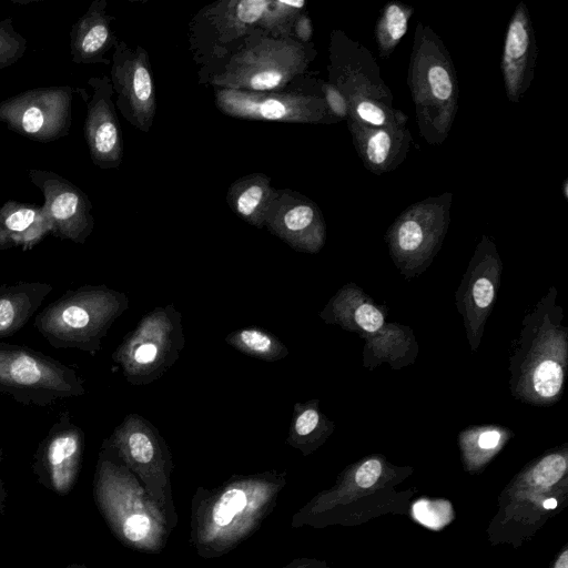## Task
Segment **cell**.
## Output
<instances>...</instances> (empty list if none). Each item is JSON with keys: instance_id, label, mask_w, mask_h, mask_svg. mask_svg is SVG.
<instances>
[{"instance_id": "74e56055", "label": "cell", "mask_w": 568, "mask_h": 568, "mask_svg": "<svg viewBox=\"0 0 568 568\" xmlns=\"http://www.w3.org/2000/svg\"><path fill=\"white\" fill-rule=\"evenodd\" d=\"M313 37V26L308 14L303 11L297 16L293 24V38L303 43L308 44Z\"/></svg>"}, {"instance_id": "d6a6232c", "label": "cell", "mask_w": 568, "mask_h": 568, "mask_svg": "<svg viewBox=\"0 0 568 568\" xmlns=\"http://www.w3.org/2000/svg\"><path fill=\"white\" fill-rule=\"evenodd\" d=\"M27 48V39L16 31L12 18L0 20V70L18 62Z\"/></svg>"}, {"instance_id": "ffe728a7", "label": "cell", "mask_w": 568, "mask_h": 568, "mask_svg": "<svg viewBox=\"0 0 568 568\" xmlns=\"http://www.w3.org/2000/svg\"><path fill=\"white\" fill-rule=\"evenodd\" d=\"M265 227L295 251L317 253L326 240V224L315 202L291 190H276Z\"/></svg>"}, {"instance_id": "3957f363", "label": "cell", "mask_w": 568, "mask_h": 568, "mask_svg": "<svg viewBox=\"0 0 568 568\" xmlns=\"http://www.w3.org/2000/svg\"><path fill=\"white\" fill-rule=\"evenodd\" d=\"M93 496L101 516L122 545L145 554H159L165 548L173 531L165 515L108 439L99 452Z\"/></svg>"}, {"instance_id": "9c48e42d", "label": "cell", "mask_w": 568, "mask_h": 568, "mask_svg": "<svg viewBox=\"0 0 568 568\" xmlns=\"http://www.w3.org/2000/svg\"><path fill=\"white\" fill-rule=\"evenodd\" d=\"M0 392L23 405L48 406L85 394L70 366L23 345L0 342Z\"/></svg>"}, {"instance_id": "d6986e66", "label": "cell", "mask_w": 568, "mask_h": 568, "mask_svg": "<svg viewBox=\"0 0 568 568\" xmlns=\"http://www.w3.org/2000/svg\"><path fill=\"white\" fill-rule=\"evenodd\" d=\"M28 176L43 195L42 209L60 240L84 244L94 227L92 203L79 186L48 170L30 169Z\"/></svg>"}, {"instance_id": "4dcf8cb0", "label": "cell", "mask_w": 568, "mask_h": 568, "mask_svg": "<svg viewBox=\"0 0 568 568\" xmlns=\"http://www.w3.org/2000/svg\"><path fill=\"white\" fill-rule=\"evenodd\" d=\"M346 121L357 124L381 129V128H400L406 126L407 115L377 100L367 98H356L348 100V118Z\"/></svg>"}, {"instance_id": "836d02e7", "label": "cell", "mask_w": 568, "mask_h": 568, "mask_svg": "<svg viewBox=\"0 0 568 568\" xmlns=\"http://www.w3.org/2000/svg\"><path fill=\"white\" fill-rule=\"evenodd\" d=\"M508 429L496 425H483L460 433V442L466 446H475L478 450L493 452L507 440Z\"/></svg>"}, {"instance_id": "8fae6325", "label": "cell", "mask_w": 568, "mask_h": 568, "mask_svg": "<svg viewBox=\"0 0 568 568\" xmlns=\"http://www.w3.org/2000/svg\"><path fill=\"white\" fill-rule=\"evenodd\" d=\"M268 0H223L201 9L190 23V45L209 79L256 32ZM202 69V70H203Z\"/></svg>"}, {"instance_id": "f1b7e54d", "label": "cell", "mask_w": 568, "mask_h": 568, "mask_svg": "<svg viewBox=\"0 0 568 568\" xmlns=\"http://www.w3.org/2000/svg\"><path fill=\"white\" fill-rule=\"evenodd\" d=\"M414 8L400 1H388L382 8L374 36L382 58H389L408 30Z\"/></svg>"}, {"instance_id": "7a4b0ae2", "label": "cell", "mask_w": 568, "mask_h": 568, "mask_svg": "<svg viewBox=\"0 0 568 568\" xmlns=\"http://www.w3.org/2000/svg\"><path fill=\"white\" fill-rule=\"evenodd\" d=\"M557 304V290L525 315L510 356V390L520 402L550 406L561 397L568 367V329Z\"/></svg>"}, {"instance_id": "9a60e30c", "label": "cell", "mask_w": 568, "mask_h": 568, "mask_svg": "<svg viewBox=\"0 0 568 568\" xmlns=\"http://www.w3.org/2000/svg\"><path fill=\"white\" fill-rule=\"evenodd\" d=\"M501 268L496 244L483 235L455 295L473 352L480 344L484 326L496 301Z\"/></svg>"}, {"instance_id": "f546056e", "label": "cell", "mask_w": 568, "mask_h": 568, "mask_svg": "<svg viewBox=\"0 0 568 568\" xmlns=\"http://www.w3.org/2000/svg\"><path fill=\"white\" fill-rule=\"evenodd\" d=\"M225 342L239 352L264 362H276L288 355L283 342L260 326L233 331L226 335Z\"/></svg>"}, {"instance_id": "277c9868", "label": "cell", "mask_w": 568, "mask_h": 568, "mask_svg": "<svg viewBox=\"0 0 568 568\" xmlns=\"http://www.w3.org/2000/svg\"><path fill=\"white\" fill-rule=\"evenodd\" d=\"M407 84L419 134L430 145L443 144L458 110L457 74L442 39L420 21L414 32Z\"/></svg>"}, {"instance_id": "7402d4cb", "label": "cell", "mask_w": 568, "mask_h": 568, "mask_svg": "<svg viewBox=\"0 0 568 568\" xmlns=\"http://www.w3.org/2000/svg\"><path fill=\"white\" fill-rule=\"evenodd\" d=\"M536 58L537 43L532 21L526 3L520 1L509 20L500 60L505 92L510 102H519L530 88Z\"/></svg>"}, {"instance_id": "f6af8a7d", "label": "cell", "mask_w": 568, "mask_h": 568, "mask_svg": "<svg viewBox=\"0 0 568 568\" xmlns=\"http://www.w3.org/2000/svg\"><path fill=\"white\" fill-rule=\"evenodd\" d=\"M64 568H90V567H88L87 565H83V564H70Z\"/></svg>"}, {"instance_id": "e0dca14e", "label": "cell", "mask_w": 568, "mask_h": 568, "mask_svg": "<svg viewBox=\"0 0 568 568\" xmlns=\"http://www.w3.org/2000/svg\"><path fill=\"white\" fill-rule=\"evenodd\" d=\"M111 84L115 108L132 125L149 132L156 111V99L148 52L119 41L111 57Z\"/></svg>"}, {"instance_id": "4fadbf2b", "label": "cell", "mask_w": 568, "mask_h": 568, "mask_svg": "<svg viewBox=\"0 0 568 568\" xmlns=\"http://www.w3.org/2000/svg\"><path fill=\"white\" fill-rule=\"evenodd\" d=\"M75 92L70 85L26 90L0 102V122L32 141L53 142L69 133Z\"/></svg>"}, {"instance_id": "4316f807", "label": "cell", "mask_w": 568, "mask_h": 568, "mask_svg": "<svg viewBox=\"0 0 568 568\" xmlns=\"http://www.w3.org/2000/svg\"><path fill=\"white\" fill-rule=\"evenodd\" d=\"M268 176L254 173L236 180L227 190L226 201L232 211L248 224L265 227V216L276 194Z\"/></svg>"}, {"instance_id": "603a6c76", "label": "cell", "mask_w": 568, "mask_h": 568, "mask_svg": "<svg viewBox=\"0 0 568 568\" xmlns=\"http://www.w3.org/2000/svg\"><path fill=\"white\" fill-rule=\"evenodd\" d=\"M347 126L358 156L374 174L396 170L409 153L413 136L407 125L374 129L347 121Z\"/></svg>"}, {"instance_id": "30bf717a", "label": "cell", "mask_w": 568, "mask_h": 568, "mask_svg": "<svg viewBox=\"0 0 568 568\" xmlns=\"http://www.w3.org/2000/svg\"><path fill=\"white\" fill-rule=\"evenodd\" d=\"M125 466L140 479L165 515L170 528L178 524L172 495V454L158 428L142 416L128 414L108 438Z\"/></svg>"}, {"instance_id": "ba28073f", "label": "cell", "mask_w": 568, "mask_h": 568, "mask_svg": "<svg viewBox=\"0 0 568 568\" xmlns=\"http://www.w3.org/2000/svg\"><path fill=\"white\" fill-rule=\"evenodd\" d=\"M185 344L182 314L171 304L146 313L112 354L125 379L149 385L171 368Z\"/></svg>"}, {"instance_id": "ab89813d", "label": "cell", "mask_w": 568, "mask_h": 568, "mask_svg": "<svg viewBox=\"0 0 568 568\" xmlns=\"http://www.w3.org/2000/svg\"><path fill=\"white\" fill-rule=\"evenodd\" d=\"M282 568H314V567L312 566V564L308 560H306L304 558H300V559L292 560L291 562L283 566Z\"/></svg>"}, {"instance_id": "7c38bea8", "label": "cell", "mask_w": 568, "mask_h": 568, "mask_svg": "<svg viewBox=\"0 0 568 568\" xmlns=\"http://www.w3.org/2000/svg\"><path fill=\"white\" fill-rule=\"evenodd\" d=\"M452 204L450 192L426 197L405 209L387 229L389 255L406 278L433 262L448 230Z\"/></svg>"}, {"instance_id": "44dd1931", "label": "cell", "mask_w": 568, "mask_h": 568, "mask_svg": "<svg viewBox=\"0 0 568 568\" xmlns=\"http://www.w3.org/2000/svg\"><path fill=\"white\" fill-rule=\"evenodd\" d=\"M87 83L92 95L87 102L83 132L92 163L103 170L116 169L123 158V139L110 78L92 77Z\"/></svg>"}, {"instance_id": "6da1fadb", "label": "cell", "mask_w": 568, "mask_h": 568, "mask_svg": "<svg viewBox=\"0 0 568 568\" xmlns=\"http://www.w3.org/2000/svg\"><path fill=\"white\" fill-rule=\"evenodd\" d=\"M287 473L233 475L191 500L190 544L204 559L222 557L253 536L276 506Z\"/></svg>"}, {"instance_id": "7bdbcfd3", "label": "cell", "mask_w": 568, "mask_h": 568, "mask_svg": "<svg viewBox=\"0 0 568 568\" xmlns=\"http://www.w3.org/2000/svg\"><path fill=\"white\" fill-rule=\"evenodd\" d=\"M544 507L546 509H554V508L557 507V500L554 499V498H549V499L544 501Z\"/></svg>"}, {"instance_id": "ee69618b", "label": "cell", "mask_w": 568, "mask_h": 568, "mask_svg": "<svg viewBox=\"0 0 568 568\" xmlns=\"http://www.w3.org/2000/svg\"><path fill=\"white\" fill-rule=\"evenodd\" d=\"M562 194L565 200H568V179L566 178L562 182Z\"/></svg>"}, {"instance_id": "ac0fdd59", "label": "cell", "mask_w": 568, "mask_h": 568, "mask_svg": "<svg viewBox=\"0 0 568 568\" xmlns=\"http://www.w3.org/2000/svg\"><path fill=\"white\" fill-rule=\"evenodd\" d=\"M328 82L348 100L367 98L393 105V94L384 82L373 53L345 32L334 30L329 41Z\"/></svg>"}, {"instance_id": "8992f818", "label": "cell", "mask_w": 568, "mask_h": 568, "mask_svg": "<svg viewBox=\"0 0 568 568\" xmlns=\"http://www.w3.org/2000/svg\"><path fill=\"white\" fill-rule=\"evenodd\" d=\"M315 57L316 50L311 43L273 38L258 29L209 83L215 89L281 92L306 72Z\"/></svg>"}, {"instance_id": "83f0119b", "label": "cell", "mask_w": 568, "mask_h": 568, "mask_svg": "<svg viewBox=\"0 0 568 568\" xmlns=\"http://www.w3.org/2000/svg\"><path fill=\"white\" fill-rule=\"evenodd\" d=\"M333 429L334 423L322 413L318 399L296 403L286 442L306 456L316 449Z\"/></svg>"}, {"instance_id": "d590c367", "label": "cell", "mask_w": 568, "mask_h": 568, "mask_svg": "<svg viewBox=\"0 0 568 568\" xmlns=\"http://www.w3.org/2000/svg\"><path fill=\"white\" fill-rule=\"evenodd\" d=\"M321 92L329 113L337 120H347L348 101L345 95L334 84L329 82L321 83Z\"/></svg>"}, {"instance_id": "5b68a950", "label": "cell", "mask_w": 568, "mask_h": 568, "mask_svg": "<svg viewBox=\"0 0 568 568\" xmlns=\"http://www.w3.org/2000/svg\"><path fill=\"white\" fill-rule=\"evenodd\" d=\"M129 307L125 293L106 285L68 290L34 318V327L54 348L95 355L109 328Z\"/></svg>"}, {"instance_id": "484cf974", "label": "cell", "mask_w": 568, "mask_h": 568, "mask_svg": "<svg viewBox=\"0 0 568 568\" xmlns=\"http://www.w3.org/2000/svg\"><path fill=\"white\" fill-rule=\"evenodd\" d=\"M0 226L13 246L28 251L51 234V223L42 205L7 201L0 206Z\"/></svg>"}, {"instance_id": "52a82bcc", "label": "cell", "mask_w": 568, "mask_h": 568, "mask_svg": "<svg viewBox=\"0 0 568 568\" xmlns=\"http://www.w3.org/2000/svg\"><path fill=\"white\" fill-rule=\"evenodd\" d=\"M327 324L357 333L365 342L366 367L386 362L398 368L414 362L417 344L408 327L386 322V315L357 285L346 284L320 312Z\"/></svg>"}, {"instance_id": "d4e9b609", "label": "cell", "mask_w": 568, "mask_h": 568, "mask_svg": "<svg viewBox=\"0 0 568 568\" xmlns=\"http://www.w3.org/2000/svg\"><path fill=\"white\" fill-rule=\"evenodd\" d=\"M52 291L51 284L39 281L0 285V339L18 333Z\"/></svg>"}, {"instance_id": "60d3db41", "label": "cell", "mask_w": 568, "mask_h": 568, "mask_svg": "<svg viewBox=\"0 0 568 568\" xmlns=\"http://www.w3.org/2000/svg\"><path fill=\"white\" fill-rule=\"evenodd\" d=\"M554 568H568V550H564Z\"/></svg>"}, {"instance_id": "f35d334b", "label": "cell", "mask_w": 568, "mask_h": 568, "mask_svg": "<svg viewBox=\"0 0 568 568\" xmlns=\"http://www.w3.org/2000/svg\"><path fill=\"white\" fill-rule=\"evenodd\" d=\"M2 458H3V452L2 447L0 445V515L3 514L6 508V499H7V491L4 488V484L1 477V466H2Z\"/></svg>"}, {"instance_id": "2e32d148", "label": "cell", "mask_w": 568, "mask_h": 568, "mask_svg": "<svg viewBox=\"0 0 568 568\" xmlns=\"http://www.w3.org/2000/svg\"><path fill=\"white\" fill-rule=\"evenodd\" d=\"M84 439L70 413H61L34 452L32 471L37 481L59 496L68 495L82 469Z\"/></svg>"}, {"instance_id": "1f68e13d", "label": "cell", "mask_w": 568, "mask_h": 568, "mask_svg": "<svg viewBox=\"0 0 568 568\" xmlns=\"http://www.w3.org/2000/svg\"><path fill=\"white\" fill-rule=\"evenodd\" d=\"M305 6L306 2L303 0H268L257 27L270 37L294 39L293 24Z\"/></svg>"}, {"instance_id": "e575fe53", "label": "cell", "mask_w": 568, "mask_h": 568, "mask_svg": "<svg viewBox=\"0 0 568 568\" xmlns=\"http://www.w3.org/2000/svg\"><path fill=\"white\" fill-rule=\"evenodd\" d=\"M567 470V459L560 453L542 457L532 468L530 480L534 485L549 487L561 479Z\"/></svg>"}, {"instance_id": "8d00e7d4", "label": "cell", "mask_w": 568, "mask_h": 568, "mask_svg": "<svg viewBox=\"0 0 568 568\" xmlns=\"http://www.w3.org/2000/svg\"><path fill=\"white\" fill-rule=\"evenodd\" d=\"M383 465L381 460L371 458L365 460L355 473V483L362 488L372 487L382 475Z\"/></svg>"}, {"instance_id": "cb8c5ba5", "label": "cell", "mask_w": 568, "mask_h": 568, "mask_svg": "<svg viewBox=\"0 0 568 568\" xmlns=\"http://www.w3.org/2000/svg\"><path fill=\"white\" fill-rule=\"evenodd\" d=\"M106 1L94 0L70 31L71 60L78 64L109 63L104 58L118 43L111 29L114 17L106 13Z\"/></svg>"}, {"instance_id": "b9f144b4", "label": "cell", "mask_w": 568, "mask_h": 568, "mask_svg": "<svg viewBox=\"0 0 568 568\" xmlns=\"http://www.w3.org/2000/svg\"><path fill=\"white\" fill-rule=\"evenodd\" d=\"M12 246L13 245L11 244L10 240L8 239V236L6 235V233L3 232V230L0 226V250H7Z\"/></svg>"}, {"instance_id": "5bb4252c", "label": "cell", "mask_w": 568, "mask_h": 568, "mask_svg": "<svg viewBox=\"0 0 568 568\" xmlns=\"http://www.w3.org/2000/svg\"><path fill=\"white\" fill-rule=\"evenodd\" d=\"M215 105L224 114L243 120L329 124L337 121L322 92H252L215 89Z\"/></svg>"}]
</instances>
